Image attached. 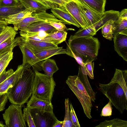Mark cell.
Listing matches in <instances>:
<instances>
[{"label":"cell","mask_w":127,"mask_h":127,"mask_svg":"<svg viewBox=\"0 0 127 127\" xmlns=\"http://www.w3.org/2000/svg\"><path fill=\"white\" fill-rule=\"evenodd\" d=\"M34 76L32 70L24 67L21 77L6 93L11 103L22 106L28 102L32 95Z\"/></svg>","instance_id":"1"},{"label":"cell","mask_w":127,"mask_h":127,"mask_svg":"<svg viewBox=\"0 0 127 127\" xmlns=\"http://www.w3.org/2000/svg\"><path fill=\"white\" fill-rule=\"evenodd\" d=\"M68 44L73 53L81 58L84 64L96 59L100 47L98 38L92 36L68 39Z\"/></svg>","instance_id":"2"},{"label":"cell","mask_w":127,"mask_h":127,"mask_svg":"<svg viewBox=\"0 0 127 127\" xmlns=\"http://www.w3.org/2000/svg\"><path fill=\"white\" fill-rule=\"evenodd\" d=\"M32 95L38 99L51 103L56 83L53 76L50 77L38 71H34Z\"/></svg>","instance_id":"3"},{"label":"cell","mask_w":127,"mask_h":127,"mask_svg":"<svg viewBox=\"0 0 127 127\" xmlns=\"http://www.w3.org/2000/svg\"><path fill=\"white\" fill-rule=\"evenodd\" d=\"M99 90L110 101L112 105L122 114L127 110V96L118 84L110 82L107 84L99 83Z\"/></svg>","instance_id":"4"},{"label":"cell","mask_w":127,"mask_h":127,"mask_svg":"<svg viewBox=\"0 0 127 127\" xmlns=\"http://www.w3.org/2000/svg\"><path fill=\"white\" fill-rule=\"evenodd\" d=\"M66 82L80 102L85 115L89 119H91V100L79 77L76 75L69 76Z\"/></svg>","instance_id":"5"},{"label":"cell","mask_w":127,"mask_h":127,"mask_svg":"<svg viewBox=\"0 0 127 127\" xmlns=\"http://www.w3.org/2000/svg\"><path fill=\"white\" fill-rule=\"evenodd\" d=\"M22 105L12 103L3 114L5 127H26Z\"/></svg>","instance_id":"6"},{"label":"cell","mask_w":127,"mask_h":127,"mask_svg":"<svg viewBox=\"0 0 127 127\" xmlns=\"http://www.w3.org/2000/svg\"><path fill=\"white\" fill-rule=\"evenodd\" d=\"M30 111L35 127H53L58 120L54 113L36 108L30 109Z\"/></svg>","instance_id":"7"},{"label":"cell","mask_w":127,"mask_h":127,"mask_svg":"<svg viewBox=\"0 0 127 127\" xmlns=\"http://www.w3.org/2000/svg\"><path fill=\"white\" fill-rule=\"evenodd\" d=\"M40 21L62 22L52 14L48 13L46 12L32 13L30 16L23 19L18 24L14 25L13 28L17 31L27 27L32 23Z\"/></svg>","instance_id":"8"},{"label":"cell","mask_w":127,"mask_h":127,"mask_svg":"<svg viewBox=\"0 0 127 127\" xmlns=\"http://www.w3.org/2000/svg\"><path fill=\"white\" fill-rule=\"evenodd\" d=\"M78 4L84 19L88 26H93L96 29L103 13L96 11L84 2L75 0Z\"/></svg>","instance_id":"9"},{"label":"cell","mask_w":127,"mask_h":127,"mask_svg":"<svg viewBox=\"0 0 127 127\" xmlns=\"http://www.w3.org/2000/svg\"><path fill=\"white\" fill-rule=\"evenodd\" d=\"M23 56L22 64L24 67L30 68L32 67L34 71L42 70L41 61L29 48L23 43L19 45Z\"/></svg>","instance_id":"10"},{"label":"cell","mask_w":127,"mask_h":127,"mask_svg":"<svg viewBox=\"0 0 127 127\" xmlns=\"http://www.w3.org/2000/svg\"><path fill=\"white\" fill-rule=\"evenodd\" d=\"M51 11L57 18L61 20L64 24L72 25L79 28L81 26L73 16L65 8L64 6H58L52 8Z\"/></svg>","instance_id":"11"},{"label":"cell","mask_w":127,"mask_h":127,"mask_svg":"<svg viewBox=\"0 0 127 127\" xmlns=\"http://www.w3.org/2000/svg\"><path fill=\"white\" fill-rule=\"evenodd\" d=\"M50 22L40 21L33 22L20 30V33H36L44 31L49 34L57 31L50 25Z\"/></svg>","instance_id":"12"},{"label":"cell","mask_w":127,"mask_h":127,"mask_svg":"<svg viewBox=\"0 0 127 127\" xmlns=\"http://www.w3.org/2000/svg\"><path fill=\"white\" fill-rule=\"evenodd\" d=\"M64 7L77 22L82 28L88 27L85 21L79 6L75 0H72L66 3Z\"/></svg>","instance_id":"13"},{"label":"cell","mask_w":127,"mask_h":127,"mask_svg":"<svg viewBox=\"0 0 127 127\" xmlns=\"http://www.w3.org/2000/svg\"><path fill=\"white\" fill-rule=\"evenodd\" d=\"M114 49L118 55L127 61V34L117 33L113 36Z\"/></svg>","instance_id":"14"},{"label":"cell","mask_w":127,"mask_h":127,"mask_svg":"<svg viewBox=\"0 0 127 127\" xmlns=\"http://www.w3.org/2000/svg\"><path fill=\"white\" fill-rule=\"evenodd\" d=\"M24 68L22 64L18 65L14 73L0 84V94L6 93L9 89L15 84L22 76Z\"/></svg>","instance_id":"15"},{"label":"cell","mask_w":127,"mask_h":127,"mask_svg":"<svg viewBox=\"0 0 127 127\" xmlns=\"http://www.w3.org/2000/svg\"><path fill=\"white\" fill-rule=\"evenodd\" d=\"M27 107L37 109L43 111L53 113V106L51 103L37 98L32 95L27 103Z\"/></svg>","instance_id":"16"},{"label":"cell","mask_w":127,"mask_h":127,"mask_svg":"<svg viewBox=\"0 0 127 127\" xmlns=\"http://www.w3.org/2000/svg\"><path fill=\"white\" fill-rule=\"evenodd\" d=\"M23 43L30 49L32 51H37L46 49L58 47L53 43L42 41L26 39L21 36Z\"/></svg>","instance_id":"17"},{"label":"cell","mask_w":127,"mask_h":127,"mask_svg":"<svg viewBox=\"0 0 127 127\" xmlns=\"http://www.w3.org/2000/svg\"><path fill=\"white\" fill-rule=\"evenodd\" d=\"M33 52L41 61H44L55 55L66 54V49L63 48L62 47L58 46Z\"/></svg>","instance_id":"18"},{"label":"cell","mask_w":127,"mask_h":127,"mask_svg":"<svg viewBox=\"0 0 127 127\" xmlns=\"http://www.w3.org/2000/svg\"><path fill=\"white\" fill-rule=\"evenodd\" d=\"M15 36L11 37L0 44V56L5 53L12 51L15 46L23 43L21 36L15 38Z\"/></svg>","instance_id":"19"},{"label":"cell","mask_w":127,"mask_h":127,"mask_svg":"<svg viewBox=\"0 0 127 127\" xmlns=\"http://www.w3.org/2000/svg\"><path fill=\"white\" fill-rule=\"evenodd\" d=\"M127 70L116 69L114 76L110 82L118 84L127 96Z\"/></svg>","instance_id":"20"},{"label":"cell","mask_w":127,"mask_h":127,"mask_svg":"<svg viewBox=\"0 0 127 127\" xmlns=\"http://www.w3.org/2000/svg\"><path fill=\"white\" fill-rule=\"evenodd\" d=\"M25 9L31 10L33 13L46 12L49 9L34 0H19Z\"/></svg>","instance_id":"21"},{"label":"cell","mask_w":127,"mask_h":127,"mask_svg":"<svg viewBox=\"0 0 127 127\" xmlns=\"http://www.w3.org/2000/svg\"><path fill=\"white\" fill-rule=\"evenodd\" d=\"M67 34L66 31H57L48 34L45 38V40L46 42L52 43L58 46L65 41Z\"/></svg>","instance_id":"22"},{"label":"cell","mask_w":127,"mask_h":127,"mask_svg":"<svg viewBox=\"0 0 127 127\" xmlns=\"http://www.w3.org/2000/svg\"><path fill=\"white\" fill-rule=\"evenodd\" d=\"M33 12L30 9H25L19 13L10 16L4 20L8 24L13 25L18 24L23 19L30 15Z\"/></svg>","instance_id":"23"},{"label":"cell","mask_w":127,"mask_h":127,"mask_svg":"<svg viewBox=\"0 0 127 127\" xmlns=\"http://www.w3.org/2000/svg\"><path fill=\"white\" fill-rule=\"evenodd\" d=\"M43 61L41 66L45 74L49 76L52 77L54 73L57 71L59 68L55 60L48 59Z\"/></svg>","instance_id":"24"},{"label":"cell","mask_w":127,"mask_h":127,"mask_svg":"<svg viewBox=\"0 0 127 127\" xmlns=\"http://www.w3.org/2000/svg\"><path fill=\"white\" fill-rule=\"evenodd\" d=\"M25 9L22 5L17 7L0 6V20H4L7 17L19 13Z\"/></svg>","instance_id":"25"},{"label":"cell","mask_w":127,"mask_h":127,"mask_svg":"<svg viewBox=\"0 0 127 127\" xmlns=\"http://www.w3.org/2000/svg\"><path fill=\"white\" fill-rule=\"evenodd\" d=\"M119 11L113 10L105 11L96 29L97 32L102 28L104 24L109 20H112L116 21L117 20L119 17Z\"/></svg>","instance_id":"26"},{"label":"cell","mask_w":127,"mask_h":127,"mask_svg":"<svg viewBox=\"0 0 127 127\" xmlns=\"http://www.w3.org/2000/svg\"><path fill=\"white\" fill-rule=\"evenodd\" d=\"M96 32L95 27L93 26H89L85 28H81L74 35H71L69 40L82 37L93 36L96 34Z\"/></svg>","instance_id":"27"},{"label":"cell","mask_w":127,"mask_h":127,"mask_svg":"<svg viewBox=\"0 0 127 127\" xmlns=\"http://www.w3.org/2000/svg\"><path fill=\"white\" fill-rule=\"evenodd\" d=\"M115 21L112 20H109L104 24L101 28L103 36L106 39L110 40H112L113 37Z\"/></svg>","instance_id":"28"},{"label":"cell","mask_w":127,"mask_h":127,"mask_svg":"<svg viewBox=\"0 0 127 127\" xmlns=\"http://www.w3.org/2000/svg\"><path fill=\"white\" fill-rule=\"evenodd\" d=\"M95 127H127V121L118 118L109 120H105Z\"/></svg>","instance_id":"29"},{"label":"cell","mask_w":127,"mask_h":127,"mask_svg":"<svg viewBox=\"0 0 127 127\" xmlns=\"http://www.w3.org/2000/svg\"><path fill=\"white\" fill-rule=\"evenodd\" d=\"M84 2L98 12L105 11L106 0H79Z\"/></svg>","instance_id":"30"},{"label":"cell","mask_w":127,"mask_h":127,"mask_svg":"<svg viewBox=\"0 0 127 127\" xmlns=\"http://www.w3.org/2000/svg\"><path fill=\"white\" fill-rule=\"evenodd\" d=\"M78 76L86 89L90 96L91 100L95 102L96 99L95 93L93 90L91 86L87 75L83 74L79 68Z\"/></svg>","instance_id":"31"},{"label":"cell","mask_w":127,"mask_h":127,"mask_svg":"<svg viewBox=\"0 0 127 127\" xmlns=\"http://www.w3.org/2000/svg\"><path fill=\"white\" fill-rule=\"evenodd\" d=\"M115 28L113 36L117 33L127 34V19L119 17L114 22Z\"/></svg>","instance_id":"32"},{"label":"cell","mask_w":127,"mask_h":127,"mask_svg":"<svg viewBox=\"0 0 127 127\" xmlns=\"http://www.w3.org/2000/svg\"><path fill=\"white\" fill-rule=\"evenodd\" d=\"M13 57V52H9L0 56V75L6 69Z\"/></svg>","instance_id":"33"},{"label":"cell","mask_w":127,"mask_h":127,"mask_svg":"<svg viewBox=\"0 0 127 127\" xmlns=\"http://www.w3.org/2000/svg\"><path fill=\"white\" fill-rule=\"evenodd\" d=\"M69 102L68 98L65 99L64 102L65 115L63 127H75L73 125L71 119Z\"/></svg>","instance_id":"34"},{"label":"cell","mask_w":127,"mask_h":127,"mask_svg":"<svg viewBox=\"0 0 127 127\" xmlns=\"http://www.w3.org/2000/svg\"><path fill=\"white\" fill-rule=\"evenodd\" d=\"M93 61H89L84 63V65H80L79 67L82 73L84 74L88 75L91 79H94L93 71L94 63Z\"/></svg>","instance_id":"35"},{"label":"cell","mask_w":127,"mask_h":127,"mask_svg":"<svg viewBox=\"0 0 127 127\" xmlns=\"http://www.w3.org/2000/svg\"><path fill=\"white\" fill-rule=\"evenodd\" d=\"M17 33V31L15 30L13 28L6 26L0 34V44L10 37L15 36Z\"/></svg>","instance_id":"36"},{"label":"cell","mask_w":127,"mask_h":127,"mask_svg":"<svg viewBox=\"0 0 127 127\" xmlns=\"http://www.w3.org/2000/svg\"><path fill=\"white\" fill-rule=\"evenodd\" d=\"M23 114L25 120L29 127H35V125L31 114L30 109L27 107L23 110Z\"/></svg>","instance_id":"37"},{"label":"cell","mask_w":127,"mask_h":127,"mask_svg":"<svg viewBox=\"0 0 127 127\" xmlns=\"http://www.w3.org/2000/svg\"><path fill=\"white\" fill-rule=\"evenodd\" d=\"M22 4L19 0H0V6L17 7Z\"/></svg>","instance_id":"38"},{"label":"cell","mask_w":127,"mask_h":127,"mask_svg":"<svg viewBox=\"0 0 127 127\" xmlns=\"http://www.w3.org/2000/svg\"><path fill=\"white\" fill-rule=\"evenodd\" d=\"M112 104L109 100L108 103L103 108L101 114V116L107 117L111 116L112 114Z\"/></svg>","instance_id":"39"},{"label":"cell","mask_w":127,"mask_h":127,"mask_svg":"<svg viewBox=\"0 0 127 127\" xmlns=\"http://www.w3.org/2000/svg\"><path fill=\"white\" fill-rule=\"evenodd\" d=\"M71 118L72 123L75 127L80 126L72 103L69 102Z\"/></svg>","instance_id":"40"},{"label":"cell","mask_w":127,"mask_h":127,"mask_svg":"<svg viewBox=\"0 0 127 127\" xmlns=\"http://www.w3.org/2000/svg\"><path fill=\"white\" fill-rule=\"evenodd\" d=\"M67 44L66 49V54L67 55L74 58L77 62L81 66L84 65V63L82 59L78 56L75 55L70 50L69 46L68 45V43L66 42Z\"/></svg>","instance_id":"41"},{"label":"cell","mask_w":127,"mask_h":127,"mask_svg":"<svg viewBox=\"0 0 127 127\" xmlns=\"http://www.w3.org/2000/svg\"><path fill=\"white\" fill-rule=\"evenodd\" d=\"M44 6L47 7L49 9L57 7L58 5L53 3L50 0H34Z\"/></svg>","instance_id":"42"},{"label":"cell","mask_w":127,"mask_h":127,"mask_svg":"<svg viewBox=\"0 0 127 127\" xmlns=\"http://www.w3.org/2000/svg\"><path fill=\"white\" fill-rule=\"evenodd\" d=\"M49 24L57 31H66L67 29L65 24L62 22H50Z\"/></svg>","instance_id":"43"},{"label":"cell","mask_w":127,"mask_h":127,"mask_svg":"<svg viewBox=\"0 0 127 127\" xmlns=\"http://www.w3.org/2000/svg\"><path fill=\"white\" fill-rule=\"evenodd\" d=\"M14 72L12 69H10L7 71L5 69L0 75V84L12 74Z\"/></svg>","instance_id":"44"},{"label":"cell","mask_w":127,"mask_h":127,"mask_svg":"<svg viewBox=\"0 0 127 127\" xmlns=\"http://www.w3.org/2000/svg\"><path fill=\"white\" fill-rule=\"evenodd\" d=\"M8 99V96L6 93L2 94L0 96V112L4 109Z\"/></svg>","instance_id":"45"},{"label":"cell","mask_w":127,"mask_h":127,"mask_svg":"<svg viewBox=\"0 0 127 127\" xmlns=\"http://www.w3.org/2000/svg\"><path fill=\"white\" fill-rule=\"evenodd\" d=\"M59 6H64L67 2L72 0H50Z\"/></svg>","instance_id":"46"},{"label":"cell","mask_w":127,"mask_h":127,"mask_svg":"<svg viewBox=\"0 0 127 127\" xmlns=\"http://www.w3.org/2000/svg\"><path fill=\"white\" fill-rule=\"evenodd\" d=\"M119 17L127 19V9H124L119 12Z\"/></svg>","instance_id":"47"},{"label":"cell","mask_w":127,"mask_h":127,"mask_svg":"<svg viewBox=\"0 0 127 127\" xmlns=\"http://www.w3.org/2000/svg\"><path fill=\"white\" fill-rule=\"evenodd\" d=\"M64 124V121H60L58 120L54 126L53 127H63Z\"/></svg>","instance_id":"48"},{"label":"cell","mask_w":127,"mask_h":127,"mask_svg":"<svg viewBox=\"0 0 127 127\" xmlns=\"http://www.w3.org/2000/svg\"><path fill=\"white\" fill-rule=\"evenodd\" d=\"M8 24L4 20H0V25L6 26Z\"/></svg>","instance_id":"49"},{"label":"cell","mask_w":127,"mask_h":127,"mask_svg":"<svg viewBox=\"0 0 127 127\" xmlns=\"http://www.w3.org/2000/svg\"><path fill=\"white\" fill-rule=\"evenodd\" d=\"M6 26L0 25V34L3 31Z\"/></svg>","instance_id":"50"},{"label":"cell","mask_w":127,"mask_h":127,"mask_svg":"<svg viewBox=\"0 0 127 127\" xmlns=\"http://www.w3.org/2000/svg\"><path fill=\"white\" fill-rule=\"evenodd\" d=\"M5 127V125L3 124V123L0 121V127Z\"/></svg>","instance_id":"51"},{"label":"cell","mask_w":127,"mask_h":127,"mask_svg":"<svg viewBox=\"0 0 127 127\" xmlns=\"http://www.w3.org/2000/svg\"></svg>","instance_id":"52"}]
</instances>
